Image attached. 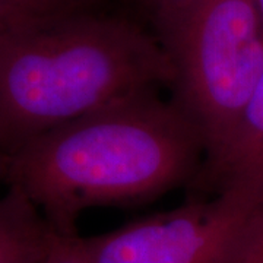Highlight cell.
I'll list each match as a JSON object with an SVG mask.
<instances>
[{"mask_svg": "<svg viewBox=\"0 0 263 263\" xmlns=\"http://www.w3.org/2000/svg\"><path fill=\"white\" fill-rule=\"evenodd\" d=\"M206 158L195 122L157 89L124 97L25 142L8 160L22 190L59 235L84 212L145 205L190 186Z\"/></svg>", "mask_w": 263, "mask_h": 263, "instance_id": "cell-1", "label": "cell"}, {"mask_svg": "<svg viewBox=\"0 0 263 263\" xmlns=\"http://www.w3.org/2000/svg\"><path fill=\"white\" fill-rule=\"evenodd\" d=\"M173 82L162 43L122 19L69 10L0 38V145L10 155L63 123Z\"/></svg>", "mask_w": 263, "mask_h": 263, "instance_id": "cell-2", "label": "cell"}, {"mask_svg": "<svg viewBox=\"0 0 263 263\" xmlns=\"http://www.w3.org/2000/svg\"><path fill=\"white\" fill-rule=\"evenodd\" d=\"M174 66L173 100L219 151L263 75V19L256 0H195L162 31Z\"/></svg>", "mask_w": 263, "mask_h": 263, "instance_id": "cell-3", "label": "cell"}, {"mask_svg": "<svg viewBox=\"0 0 263 263\" xmlns=\"http://www.w3.org/2000/svg\"><path fill=\"white\" fill-rule=\"evenodd\" d=\"M262 206L231 189L103 234L81 235V243L91 263H227Z\"/></svg>", "mask_w": 263, "mask_h": 263, "instance_id": "cell-4", "label": "cell"}, {"mask_svg": "<svg viewBox=\"0 0 263 263\" xmlns=\"http://www.w3.org/2000/svg\"><path fill=\"white\" fill-rule=\"evenodd\" d=\"M190 187L200 196L237 189L263 203V75L234 132L205 158Z\"/></svg>", "mask_w": 263, "mask_h": 263, "instance_id": "cell-5", "label": "cell"}, {"mask_svg": "<svg viewBox=\"0 0 263 263\" xmlns=\"http://www.w3.org/2000/svg\"><path fill=\"white\" fill-rule=\"evenodd\" d=\"M57 233L22 190L0 195V263H41Z\"/></svg>", "mask_w": 263, "mask_h": 263, "instance_id": "cell-6", "label": "cell"}, {"mask_svg": "<svg viewBox=\"0 0 263 263\" xmlns=\"http://www.w3.org/2000/svg\"><path fill=\"white\" fill-rule=\"evenodd\" d=\"M73 9L76 0H0V38Z\"/></svg>", "mask_w": 263, "mask_h": 263, "instance_id": "cell-7", "label": "cell"}, {"mask_svg": "<svg viewBox=\"0 0 263 263\" xmlns=\"http://www.w3.org/2000/svg\"><path fill=\"white\" fill-rule=\"evenodd\" d=\"M227 263H263V206L247 226Z\"/></svg>", "mask_w": 263, "mask_h": 263, "instance_id": "cell-8", "label": "cell"}, {"mask_svg": "<svg viewBox=\"0 0 263 263\" xmlns=\"http://www.w3.org/2000/svg\"><path fill=\"white\" fill-rule=\"evenodd\" d=\"M41 263H91L85 253L81 235H56L53 246Z\"/></svg>", "mask_w": 263, "mask_h": 263, "instance_id": "cell-9", "label": "cell"}, {"mask_svg": "<svg viewBox=\"0 0 263 263\" xmlns=\"http://www.w3.org/2000/svg\"><path fill=\"white\" fill-rule=\"evenodd\" d=\"M151 12L160 24L161 29H167L179 16L187 9L195 0H145Z\"/></svg>", "mask_w": 263, "mask_h": 263, "instance_id": "cell-10", "label": "cell"}, {"mask_svg": "<svg viewBox=\"0 0 263 263\" xmlns=\"http://www.w3.org/2000/svg\"><path fill=\"white\" fill-rule=\"evenodd\" d=\"M8 160H9V155L0 145V181L3 183L6 181V174H8Z\"/></svg>", "mask_w": 263, "mask_h": 263, "instance_id": "cell-11", "label": "cell"}, {"mask_svg": "<svg viewBox=\"0 0 263 263\" xmlns=\"http://www.w3.org/2000/svg\"><path fill=\"white\" fill-rule=\"evenodd\" d=\"M256 3H257V8H259V12H260L263 19V0H256Z\"/></svg>", "mask_w": 263, "mask_h": 263, "instance_id": "cell-12", "label": "cell"}]
</instances>
